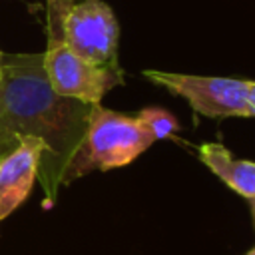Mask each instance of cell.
<instances>
[{"mask_svg":"<svg viewBox=\"0 0 255 255\" xmlns=\"http://www.w3.org/2000/svg\"><path fill=\"white\" fill-rule=\"evenodd\" d=\"M0 141L36 137L44 145L38 179L48 201L58 197L66 165L78 149L94 104L56 94L46 78L42 52H0Z\"/></svg>","mask_w":255,"mask_h":255,"instance_id":"cell-1","label":"cell"},{"mask_svg":"<svg viewBox=\"0 0 255 255\" xmlns=\"http://www.w3.org/2000/svg\"><path fill=\"white\" fill-rule=\"evenodd\" d=\"M153 141L137 118L118 114L94 104L88 118L86 133L66 165L62 185L72 183L92 171H108L131 163Z\"/></svg>","mask_w":255,"mask_h":255,"instance_id":"cell-2","label":"cell"},{"mask_svg":"<svg viewBox=\"0 0 255 255\" xmlns=\"http://www.w3.org/2000/svg\"><path fill=\"white\" fill-rule=\"evenodd\" d=\"M60 6L62 0H48L46 4V50L42 52L46 78L52 90L64 98L100 104L110 90L124 84V74L90 64L68 48L60 28Z\"/></svg>","mask_w":255,"mask_h":255,"instance_id":"cell-3","label":"cell"},{"mask_svg":"<svg viewBox=\"0 0 255 255\" xmlns=\"http://www.w3.org/2000/svg\"><path fill=\"white\" fill-rule=\"evenodd\" d=\"M62 38L72 52L90 64L120 70L118 40L120 26L114 10L102 0H62Z\"/></svg>","mask_w":255,"mask_h":255,"instance_id":"cell-4","label":"cell"},{"mask_svg":"<svg viewBox=\"0 0 255 255\" xmlns=\"http://www.w3.org/2000/svg\"><path fill=\"white\" fill-rule=\"evenodd\" d=\"M143 78L183 98L193 112L205 118H255L247 80L143 70Z\"/></svg>","mask_w":255,"mask_h":255,"instance_id":"cell-5","label":"cell"},{"mask_svg":"<svg viewBox=\"0 0 255 255\" xmlns=\"http://www.w3.org/2000/svg\"><path fill=\"white\" fill-rule=\"evenodd\" d=\"M44 145L36 137H20L0 157V221L12 215L30 195L38 179Z\"/></svg>","mask_w":255,"mask_h":255,"instance_id":"cell-6","label":"cell"},{"mask_svg":"<svg viewBox=\"0 0 255 255\" xmlns=\"http://www.w3.org/2000/svg\"><path fill=\"white\" fill-rule=\"evenodd\" d=\"M201 163L211 169L235 193L255 199V161L235 157L227 147L215 141H205L197 149Z\"/></svg>","mask_w":255,"mask_h":255,"instance_id":"cell-7","label":"cell"},{"mask_svg":"<svg viewBox=\"0 0 255 255\" xmlns=\"http://www.w3.org/2000/svg\"><path fill=\"white\" fill-rule=\"evenodd\" d=\"M135 118L145 128V131L153 137V141L171 137L179 129L177 120L163 108H143V110H139V114Z\"/></svg>","mask_w":255,"mask_h":255,"instance_id":"cell-8","label":"cell"},{"mask_svg":"<svg viewBox=\"0 0 255 255\" xmlns=\"http://www.w3.org/2000/svg\"><path fill=\"white\" fill-rule=\"evenodd\" d=\"M247 92H249V100H251L253 110H255V80H247Z\"/></svg>","mask_w":255,"mask_h":255,"instance_id":"cell-9","label":"cell"},{"mask_svg":"<svg viewBox=\"0 0 255 255\" xmlns=\"http://www.w3.org/2000/svg\"><path fill=\"white\" fill-rule=\"evenodd\" d=\"M16 143H18V141H16ZM16 143H8V141H0V157H2V155H4L6 151H10V149H12V147H14Z\"/></svg>","mask_w":255,"mask_h":255,"instance_id":"cell-10","label":"cell"},{"mask_svg":"<svg viewBox=\"0 0 255 255\" xmlns=\"http://www.w3.org/2000/svg\"><path fill=\"white\" fill-rule=\"evenodd\" d=\"M251 213H253V223H255V199L251 201Z\"/></svg>","mask_w":255,"mask_h":255,"instance_id":"cell-11","label":"cell"},{"mask_svg":"<svg viewBox=\"0 0 255 255\" xmlns=\"http://www.w3.org/2000/svg\"><path fill=\"white\" fill-rule=\"evenodd\" d=\"M247 255H255V247H253V249H251V251H249Z\"/></svg>","mask_w":255,"mask_h":255,"instance_id":"cell-12","label":"cell"},{"mask_svg":"<svg viewBox=\"0 0 255 255\" xmlns=\"http://www.w3.org/2000/svg\"><path fill=\"white\" fill-rule=\"evenodd\" d=\"M0 78H2V66H0Z\"/></svg>","mask_w":255,"mask_h":255,"instance_id":"cell-13","label":"cell"}]
</instances>
